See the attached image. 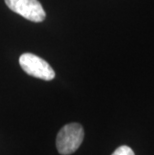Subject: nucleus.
<instances>
[{"instance_id": "1", "label": "nucleus", "mask_w": 154, "mask_h": 155, "mask_svg": "<svg viewBox=\"0 0 154 155\" xmlns=\"http://www.w3.org/2000/svg\"><path fill=\"white\" fill-rule=\"evenodd\" d=\"M84 138L83 127L78 123H69L60 129L56 137V147L62 155L74 153Z\"/></svg>"}, {"instance_id": "2", "label": "nucleus", "mask_w": 154, "mask_h": 155, "mask_svg": "<svg viewBox=\"0 0 154 155\" xmlns=\"http://www.w3.org/2000/svg\"><path fill=\"white\" fill-rule=\"evenodd\" d=\"M21 68L30 76L50 81L55 77V72L47 61L33 53H23L19 57Z\"/></svg>"}, {"instance_id": "3", "label": "nucleus", "mask_w": 154, "mask_h": 155, "mask_svg": "<svg viewBox=\"0 0 154 155\" xmlns=\"http://www.w3.org/2000/svg\"><path fill=\"white\" fill-rule=\"evenodd\" d=\"M5 3L10 10L32 22H42L46 17L38 0H5Z\"/></svg>"}, {"instance_id": "4", "label": "nucleus", "mask_w": 154, "mask_h": 155, "mask_svg": "<svg viewBox=\"0 0 154 155\" xmlns=\"http://www.w3.org/2000/svg\"><path fill=\"white\" fill-rule=\"evenodd\" d=\"M111 155H135V154H134L133 150L129 146L122 145V146L117 148Z\"/></svg>"}]
</instances>
